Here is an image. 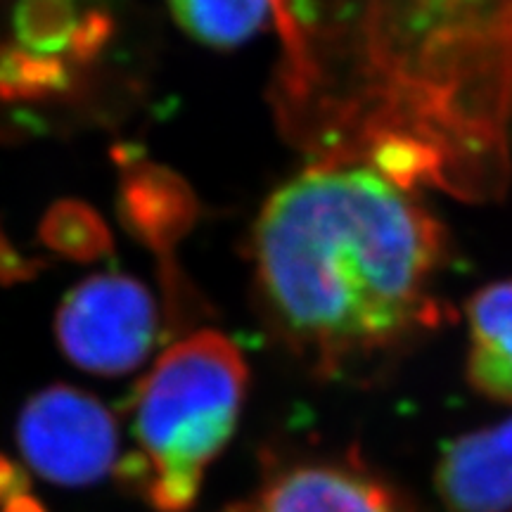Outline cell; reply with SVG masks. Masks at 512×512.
Returning <instances> with one entry per match:
<instances>
[{
	"mask_svg": "<svg viewBox=\"0 0 512 512\" xmlns=\"http://www.w3.org/2000/svg\"><path fill=\"white\" fill-rule=\"evenodd\" d=\"M252 512H403L382 479L361 465L316 460L268 479Z\"/></svg>",
	"mask_w": 512,
	"mask_h": 512,
	"instance_id": "obj_5",
	"label": "cell"
},
{
	"mask_svg": "<svg viewBox=\"0 0 512 512\" xmlns=\"http://www.w3.org/2000/svg\"><path fill=\"white\" fill-rule=\"evenodd\" d=\"M465 311L467 382L484 399L512 403V278L472 294Z\"/></svg>",
	"mask_w": 512,
	"mask_h": 512,
	"instance_id": "obj_7",
	"label": "cell"
},
{
	"mask_svg": "<svg viewBox=\"0 0 512 512\" xmlns=\"http://www.w3.org/2000/svg\"><path fill=\"white\" fill-rule=\"evenodd\" d=\"M183 31L211 48H238L264 34L273 22H285V0H169Z\"/></svg>",
	"mask_w": 512,
	"mask_h": 512,
	"instance_id": "obj_8",
	"label": "cell"
},
{
	"mask_svg": "<svg viewBox=\"0 0 512 512\" xmlns=\"http://www.w3.org/2000/svg\"><path fill=\"white\" fill-rule=\"evenodd\" d=\"M55 332L74 366L102 377L126 375L155 347V299L131 275H91L64 297Z\"/></svg>",
	"mask_w": 512,
	"mask_h": 512,
	"instance_id": "obj_3",
	"label": "cell"
},
{
	"mask_svg": "<svg viewBox=\"0 0 512 512\" xmlns=\"http://www.w3.org/2000/svg\"><path fill=\"white\" fill-rule=\"evenodd\" d=\"M249 366L219 330H197L159 356L133 399L138 451L119 475L157 512H188L209 465L233 439L247 399Z\"/></svg>",
	"mask_w": 512,
	"mask_h": 512,
	"instance_id": "obj_2",
	"label": "cell"
},
{
	"mask_svg": "<svg viewBox=\"0 0 512 512\" xmlns=\"http://www.w3.org/2000/svg\"><path fill=\"white\" fill-rule=\"evenodd\" d=\"M441 252V228L411 192L349 164L292 176L252 235L268 318L323 368L382 354L437 323L430 290Z\"/></svg>",
	"mask_w": 512,
	"mask_h": 512,
	"instance_id": "obj_1",
	"label": "cell"
},
{
	"mask_svg": "<svg viewBox=\"0 0 512 512\" xmlns=\"http://www.w3.org/2000/svg\"><path fill=\"white\" fill-rule=\"evenodd\" d=\"M17 446L31 470L48 482L88 486L117 467V420L93 394L50 384L19 413Z\"/></svg>",
	"mask_w": 512,
	"mask_h": 512,
	"instance_id": "obj_4",
	"label": "cell"
},
{
	"mask_svg": "<svg viewBox=\"0 0 512 512\" xmlns=\"http://www.w3.org/2000/svg\"><path fill=\"white\" fill-rule=\"evenodd\" d=\"M221 512H252V508H249V505H230V508Z\"/></svg>",
	"mask_w": 512,
	"mask_h": 512,
	"instance_id": "obj_11",
	"label": "cell"
},
{
	"mask_svg": "<svg viewBox=\"0 0 512 512\" xmlns=\"http://www.w3.org/2000/svg\"><path fill=\"white\" fill-rule=\"evenodd\" d=\"M102 24L98 15H83L76 0H22L17 10L19 41L46 62L62 53L95 48L105 36Z\"/></svg>",
	"mask_w": 512,
	"mask_h": 512,
	"instance_id": "obj_9",
	"label": "cell"
},
{
	"mask_svg": "<svg viewBox=\"0 0 512 512\" xmlns=\"http://www.w3.org/2000/svg\"><path fill=\"white\" fill-rule=\"evenodd\" d=\"M437 491L451 512H512V418L451 441Z\"/></svg>",
	"mask_w": 512,
	"mask_h": 512,
	"instance_id": "obj_6",
	"label": "cell"
},
{
	"mask_svg": "<svg viewBox=\"0 0 512 512\" xmlns=\"http://www.w3.org/2000/svg\"><path fill=\"white\" fill-rule=\"evenodd\" d=\"M48 235L53 238L55 247L72 256H91L98 254L107 245L105 230L98 219L88 209L76 207H60L50 216Z\"/></svg>",
	"mask_w": 512,
	"mask_h": 512,
	"instance_id": "obj_10",
	"label": "cell"
}]
</instances>
